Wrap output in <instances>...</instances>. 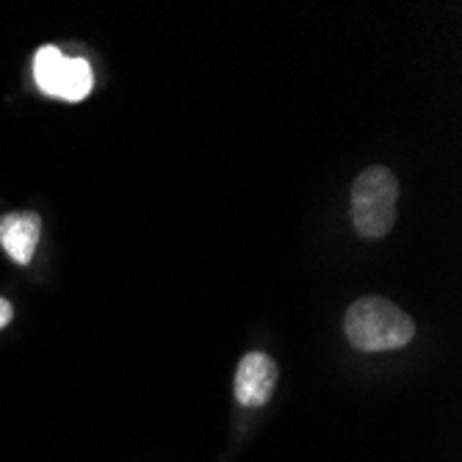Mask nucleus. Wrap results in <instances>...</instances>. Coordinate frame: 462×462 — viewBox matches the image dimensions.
Masks as SVG:
<instances>
[{"instance_id": "20e7f679", "label": "nucleus", "mask_w": 462, "mask_h": 462, "mask_svg": "<svg viewBox=\"0 0 462 462\" xmlns=\"http://www.w3.org/2000/svg\"><path fill=\"white\" fill-rule=\"evenodd\" d=\"M277 385V363L263 352H249L241 357L236 371V402L241 407H263Z\"/></svg>"}, {"instance_id": "39448f33", "label": "nucleus", "mask_w": 462, "mask_h": 462, "mask_svg": "<svg viewBox=\"0 0 462 462\" xmlns=\"http://www.w3.org/2000/svg\"><path fill=\"white\" fill-rule=\"evenodd\" d=\"M42 236V219L33 211H12L0 217V246L20 266L33 261V252Z\"/></svg>"}, {"instance_id": "423d86ee", "label": "nucleus", "mask_w": 462, "mask_h": 462, "mask_svg": "<svg viewBox=\"0 0 462 462\" xmlns=\"http://www.w3.org/2000/svg\"><path fill=\"white\" fill-rule=\"evenodd\" d=\"M12 316H14V310H12V302L0 297V329L12 324Z\"/></svg>"}, {"instance_id": "7ed1b4c3", "label": "nucleus", "mask_w": 462, "mask_h": 462, "mask_svg": "<svg viewBox=\"0 0 462 462\" xmlns=\"http://www.w3.org/2000/svg\"><path fill=\"white\" fill-rule=\"evenodd\" d=\"M33 80L45 95L59 97V100H69V103L83 100L95 87L92 67L83 59H67L53 45H45V48L36 51Z\"/></svg>"}, {"instance_id": "f257e3e1", "label": "nucleus", "mask_w": 462, "mask_h": 462, "mask_svg": "<svg viewBox=\"0 0 462 462\" xmlns=\"http://www.w3.org/2000/svg\"><path fill=\"white\" fill-rule=\"evenodd\" d=\"M346 341L360 352H391L412 341V319L383 297H363L349 305L344 319Z\"/></svg>"}, {"instance_id": "f03ea898", "label": "nucleus", "mask_w": 462, "mask_h": 462, "mask_svg": "<svg viewBox=\"0 0 462 462\" xmlns=\"http://www.w3.org/2000/svg\"><path fill=\"white\" fill-rule=\"evenodd\" d=\"M399 183L385 166H371L352 186V222L363 238H383L396 222Z\"/></svg>"}]
</instances>
